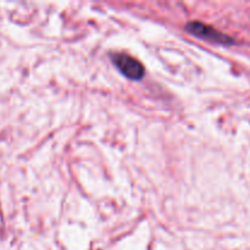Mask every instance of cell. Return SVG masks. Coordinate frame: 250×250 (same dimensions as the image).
Listing matches in <instances>:
<instances>
[{
    "mask_svg": "<svg viewBox=\"0 0 250 250\" xmlns=\"http://www.w3.org/2000/svg\"><path fill=\"white\" fill-rule=\"evenodd\" d=\"M112 61L116 67L121 71L122 75L126 76L129 80L138 81L144 76V67L137 59L132 58L128 54L119 53L112 55Z\"/></svg>",
    "mask_w": 250,
    "mask_h": 250,
    "instance_id": "6da1fadb",
    "label": "cell"
},
{
    "mask_svg": "<svg viewBox=\"0 0 250 250\" xmlns=\"http://www.w3.org/2000/svg\"><path fill=\"white\" fill-rule=\"evenodd\" d=\"M186 29H187L189 33L199 37V38L215 42V43H220V44L233 43V39H232L231 37L226 36V34L217 31L216 28H212V27L202 23V22H197V21L189 22V23L187 24V27H186Z\"/></svg>",
    "mask_w": 250,
    "mask_h": 250,
    "instance_id": "7a4b0ae2",
    "label": "cell"
}]
</instances>
